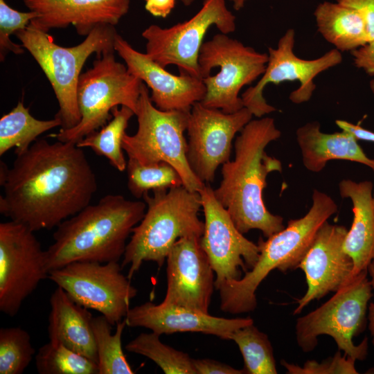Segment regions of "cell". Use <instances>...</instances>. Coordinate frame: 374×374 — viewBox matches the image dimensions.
<instances>
[{
	"label": "cell",
	"instance_id": "1",
	"mask_svg": "<svg viewBox=\"0 0 374 374\" xmlns=\"http://www.w3.org/2000/svg\"><path fill=\"white\" fill-rule=\"evenodd\" d=\"M16 156L10 168L1 161L0 213L10 220L50 230L90 204L97 180L75 143L39 139Z\"/></svg>",
	"mask_w": 374,
	"mask_h": 374
},
{
	"label": "cell",
	"instance_id": "2",
	"mask_svg": "<svg viewBox=\"0 0 374 374\" xmlns=\"http://www.w3.org/2000/svg\"><path fill=\"white\" fill-rule=\"evenodd\" d=\"M280 135L274 118L251 120L235 139L234 159L222 164V179L213 193L242 234L258 229L267 238L285 227L281 216L267 210L262 197L268 175L282 172L281 162L265 151Z\"/></svg>",
	"mask_w": 374,
	"mask_h": 374
},
{
	"label": "cell",
	"instance_id": "3",
	"mask_svg": "<svg viewBox=\"0 0 374 374\" xmlns=\"http://www.w3.org/2000/svg\"><path fill=\"white\" fill-rule=\"evenodd\" d=\"M146 204L121 195H107L64 220L45 250L48 274L76 261L118 262L127 240L144 216Z\"/></svg>",
	"mask_w": 374,
	"mask_h": 374
},
{
	"label": "cell",
	"instance_id": "4",
	"mask_svg": "<svg viewBox=\"0 0 374 374\" xmlns=\"http://www.w3.org/2000/svg\"><path fill=\"white\" fill-rule=\"evenodd\" d=\"M312 198V204L304 216L290 220L286 227L266 240L259 238V257L250 271L217 288L223 312L236 314L253 311L257 306L256 291L272 270L286 272L298 268L318 230L338 210L333 199L323 192L314 189Z\"/></svg>",
	"mask_w": 374,
	"mask_h": 374
},
{
	"label": "cell",
	"instance_id": "5",
	"mask_svg": "<svg viewBox=\"0 0 374 374\" xmlns=\"http://www.w3.org/2000/svg\"><path fill=\"white\" fill-rule=\"evenodd\" d=\"M146 211L132 231L121 267L129 266L127 277L131 279L143 262L152 261L161 267L168 254L179 238L202 237L204 222L199 217L202 208L200 194L184 185L145 193L142 197Z\"/></svg>",
	"mask_w": 374,
	"mask_h": 374
},
{
	"label": "cell",
	"instance_id": "6",
	"mask_svg": "<svg viewBox=\"0 0 374 374\" xmlns=\"http://www.w3.org/2000/svg\"><path fill=\"white\" fill-rule=\"evenodd\" d=\"M117 34L114 26L101 24L93 28L79 44L64 47L57 44L46 32L30 24L15 35L37 62L53 89L59 105L56 114L62 129H69L80 122L78 86L81 70L89 57L114 50Z\"/></svg>",
	"mask_w": 374,
	"mask_h": 374
},
{
	"label": "cell",
	"instance_id": "7",
	"mask_svg": "<svg viewBox=\"0 0 374 374\" xmlns=\"http://www.w3.org/2000/svg\"><path fill=\"white\" fill-rule=\"evenodd\" d=\"M190 110L163 111L153 105L148 87L142 82L135 115L138 129L134 135L125 134L122 147L128 159L143 165L166 162L179 173L184 186L199 192L202 182L191 169L187 159L184 136Z\"/></svg>",
	"mask_w": 374,
	"mask_h": 374
},
{
	"label": "cell",
	"instance_id": "8",
	"mask_svg": "<svg viewBox=\"0 0 374 374\" xmlns=\"http://www.w3.org/2000/svg\"><path fill=\"white\" fill-rule=\"evenodd\" d=\"M367 274L365 270L355 275L319 308L297 319L296 341L303 352L312 351L318 344V337L326 335L347 356L359 361L366 358L368 338L358 345H355L353 338L365 330L368 321L373 287Z\"/></svg>",
	"mask_w": 374,
	"mask_h": 374
},
{
	"label": "cell",
	"instance_id": "9",
	"mask_svg": "<svg viewBox=\"0 0 374 374\" xmlns=\"http://www.w3.org/2000/svg\"><path fill=\"white\" fill-rule=\"evenodd\" d=\"M114 52L107 50L98 55L92 67L81 73L77 92L81 116L78 124L69 129L61 128L49 136L76 144L105 126L114 107L126 106L136 113L143 82L116 60Z\"/></svg>",
	"mask_w": 374,
	"mask_h": 374
},
{
	"label": "cell",
	"instance_id": "10",
	"mask_svg": "<svg viewBox=\"0 0 374 374\" xmlns=\"http://www.w3.org/2000/svg\"><path fill=\"white\" fill-rule=\"evenodd\" d=\"M268 53H260L226 34L204 42L199 55L201 78L206 93L201 103L231 114L244 107L242 88L264 73Z\"/></svg>",
	"mask_w": 374,
	"mask_h": 374
},
{
	"label": "cell",
	"instance_id": "11",
	"mask_svg": "<svg viewBox=\"0 0 374 374\" xmlns=\"http://www.w3.org/2000/svg\"><path fill=\"white\" fill-rule=\"evenodd\" d=\"M212 26L226 35L235 30V17L228 9L226 0H204L191 18L169 28L149 26L141 34L146 41L145 53L164 68L175 65L179 74L202 78L199 55L204 36Z\"/></svg>",
	"mask_w": 374,
	"mask_h": 374
},
{
	"label": "cell",
	"instance_id": "12",
	"mask_svg": "<svg viewBox=\"0 0 374 374\" xmlns=\"http://www.w3.org/2000/svg\"><path fill=\"white\" fill-rule=\"evenodd\" d=\"M118 262L76 261L51 271L48 278L76 303L99 312L114 326L125 319L138 290Z\"/></svg>",
	"mask_w": 374,
	"mask_h": 374
},
{
	"label": "cell",
	"instance_id": "13",
	"mask_svg": "<svg viewBox=\"0 0 374 374\" xmlns=\"http://www.w3.org/2000/svg\"><path fill=\"white\" fill-rule=\"evenodd\" d=\"M294 45L295 30L290 28L279 39L276 48H268V62L264 73L254 86L249 87L241 96L244 107L253 116L261 118L277 110L264 98L263 91L268 84L297 81L299 87L290 93L289 98L294 104L306 103L316 89L314 78L343 60L341 51L336 48L315 59H302L295 54Z\"/></svg>",
	"mask_w": 374,
	"mask_h": 374
},
{
	"label": "cell",
	"instance_id": "14",
	"mask_svg": "<svg viewBox=\"0 0 374 374\" xmlns=\"http://www.w3.org/2000/svg\"><path fill=\"white\" fill-rule=\"evenodd\" d=\"M48 277L45 251L26 226L0 224V311L13 317L23 302Z\"/></svg>",
	"mask_w": 374,
	"mask_h": 374
},
{
	"label": "cell",
	"instance_id": "15",
	"mask_svg": "<svg viewBox=\"0 0 374 374\" xmlns=\"http://www.w3.org/2000/svg\"><path fill=\"white\" fill-rule=\"evenodd\" d=\"M252 117L244 107L231 114L206 107L201 102L192 107L186 129V154L191 169L202 182L213 181L218 166L230 160L235 134Z\"/></svg>",
	"mask_w": 374,
	"mask_h": 374
},
{
	"label": "cell",
	"instance_id": "16",
	"mask_svg": "<svg viewBox=\"0 0 374 374\" xmlns=\"http://www.w3.org/2000/svg\"><path fill=\"white\" fill-rule=\"evenodd\" d=\"M199 193L204 214L201 244L216 274L217 290L224 282L241 278L242 271L252 269L258 259L259 248L238 230L210 184H205Z\"/></svg>",
	"mask_w": 374,
	"mask_h": 374
},
{
	"label": "cell",
	"instance_id": "17",
	"mask_svg": "<svg viewBox=\"0 0 374 374\" xmlns=\"http://www.w3.org/2000/svg\"><path fill=\"white\" fill-rule=\"evenodd\" d=\"M347 232L346 226L328 221L318 230L298 266L305 273L308 289L297 300L294 314H300L311 301L338 291L355 276L353 260L344 249Z\"/></svg>",
	"mask_w": 374,
	"mask_h": 374
},
{
	"label": "cell",
	"instance_id": "18",
	"mask_svg": "<svg viewBox=\"0 0 374 374\" xmlns=\"http://www.w3.org/2000/svg\"><path fill=\"white\" fill-rule=\"evenodd\" d=\"M166 262L167 290L162 302L208 313L215 272L201 237L179 238L170 249Z\"/></svg>",
	"mask_w": 374,
	"mask_h": 374
},
{
	"label": "cell",
	"instance_id": "19",
	"mask_svg": "<svg viewBox=\"0 0 374 374\" xmlns=\"http://www.w3.org/2000/svg\"><path fill=\"white\" fill-rule=\"evenodd\" d=\"M114 46L128 71L150 89V99L158 109L190 110L196 103L203 100L206 87L202 78L168 72L146 53L134 49L118 33Z\"/></svg>",
	"mask_w": 374,
	"mask_h": 374
},
{
	"label": "cell",
	"instance_id": "20",
	"mask_svg": "<svg viewBox=\"0 0 374 374\" xmlns=\"http://www.w3.org/2000/svg\"><path fill=\"white\" fill-rule=\"evenodd\" d=\"M125 319L128 327L148 328L159 335L201 332L226 340L230 339L235 330L253 323L249 317L226 319L181 306L150 301L130 308Z\"/></svg>",
	"mask_w": 374,
	"mask_h": 374
},
{
	"label": "cell",
	"instance_id": "21",
	"mask_svg": "<svg viewBox=\"0 0 374 374\" xmlns=\"http://www.w3.org/2000/svg\"><path fill=\"white\" fill-rule=\"evenodd\" d=\"M39 17L30 24L48 33L51 28L73 25L81 36H87L101 24L116 26L130 8V0H24Z\"/></svg>",
	"mask_w": 374,
	"mask_h": 374
},
{
	"label": "cell",
	"instance_id": "22",
	"mask_svg": "<svg viewBox=\"0 0 374 374\" xmlns=\"http://www.w3.org/2000/svg\"><path fill=\"white\" fill-rule=\"evenodd\" d=\"M50 305L49 341L61 344L98 364L93 316L89 309L73 301L59 286L51 294Z\"/></svg>",
	"mask_w": 374,
	"mask_h": 374
},
{
	"label": "cell",
	"instance_id": "23",
	"mask_svg": "<svg viewBox=\"0 0 374 374\" xmlns=\"http://www.w3.org/2000/svg\"><path fill=\"white\" fill-rule=\"evenodd\" d=\"M373 184L370 181L343 179L339 184L340 195L353 204V220L344 242L345 252L353 262V274L367 270L374 258Z\"/></svg>",
	"mask_w": 374,
	"mask_h": 374
},
{
	"label": "cell",
	"instance_id": "24",
	"mask_svg": "<svg viewBox=\"0 0 374 374\" xmlns=\"http://www.w3.org/2000/svg\"><path fill=\"white\" fill-rule=\"evenodd\" d=\"M304 167L312 172L323 170L331 160H346L364 164L374 171V159L369 158L350 132L341 130L323 133L318 121L299 127L296 132Z\"/></svg>",
	"mask_w": 374,
	"mask_h": 374
},
{
	"label": "cell",
	"instance_id": "25",
	"mask_svg": "<svg viewBox=\"0 0 374 374\" xmlns=\"http://www.w3.org/2000/svg\"><path fill=\"white\" fill-rule=\"evenodd\" d=\"M314 16L319 33L341 52H351L368 42L365 22L355 9L324 1L317 6Z\"/></svg>",
	"mask_w": 374,
	"mask_h": 374
},
{
	"label": "cell",
	"instance_id": "26",
	"mask_svg": "<svg viewBox=\"0 0 374 374\" xmlns=\"http://www.w3.org/2000/svg\"><path fill=\"white\" fill-rule=\"evenodd\" d=\"M62 125V120L57 115L50 120L35 118L29 108L19 101L0 119V156L13 148L16 155L25 152L39 135Z\"/></svg>",
	"mask_w": 374,
	"mask_h": 374
},
{
	"label": "cell",
	"instance_id": "27",
	"mask_svg": "<svg viewBox=\"0 0 374 374\" xmlns=\"http://www.w3.org/2000/svg\"><path fill=\"white\" fill-rule=\"evenodd\" d=\"M112 118L99 131H94L79 141L77 146L89 148L99 156L106 157L110 164L120 172L126 170L125 160L122 147L123 138L129 121L135 115L126 106L114 107L112 110Z\"/></svg>",
	"mask_w": 374,
	"mask_h": 374
},
{
	"label": "cell",
	"instance_id": "28",
	"mask_svg": "<svg viewBox=\"0 0 374 374\" xmlns=\"http://www.w3.org/2000/svg\"><path fill=\"white\" fill-rule=\"evenodd\" d=\"M91 326L98 354L99 374H133L122 348V335L127 326L125 319L116 324L114 334L112 325L103 316L92 318Z\"/></svg>",
	"mask_w": 374,
	"mask_h": 374
},
{
	"label": "cell",
	"instance_id": "29",
	"mask_svg": "<svg viewBox=\"0 0 374 374\" xmlns=\"http://www.w3.org/2000/svg\"><path fill=\"white\" fill-rule=\"evenodd\" d=\"M242 355L245 373L276 374L274 351L268 336L251 324L230 335Z\"/></svg>",
	"mask_w": 374,
	"mask_h": 374
},
{
	"label": "cell",
	"instance_id": "30",
	"mask_svg": "<svg viewBox=\"0 0 374 374\" xmlns=\"http://www.w3.org/2000/svg\"><path fill=\"white\" fill-rule=\"evenodd\" d=\"M159 336L154 332L141 333L125 346V349L151 359L166 374H197L193 359L161 342Z\"/></svg>",
	"mask_w": 374,
	"mask_h": 374
},
{
	"label": "cell",
	"instance_id": "31",
	"mask_svg": "<svg viewBox=\"0 0 374 374\" xmlns=\"http://www.w3.org/2000/svg\"><path fill=\"white\" fill-rule=\"evenodd\" d=\"M35 359L39 374H99L97 363L51 341L39 348Z\"/></svg>",
	"mask_w": 374,
	"mask_h": 374
},
{
	"label": "cell",
	"instance_id": "32",
	"mask_svg": "<svg viewBox=\"0 0 374 374\" xmlns=\"http://www.w3.org/2000/svg\"><path fill=\"white\" fill-rule=\"evenodd\" d=\"M126 170L127 188L137 199L143 197L150 190L169 189L184 185L178 171L166 162L143 165L133 159H128Z\"/></svg>",
	"mask_w": 374,
	"mask_h": 374
},
{
	"label": "cell",
	"instance_id": "33",
	"mask_svg": "<svg viewBox=\"0 0 374 374\" xmlns=\"http://www.w3.org/2000/svg\"><path fill=\"white\" fill-rule=\"evenodd\" d=\"M35 356L29 333L21 327L0 329V374H21Z\"/></svg>",
	"mask_w": 374,
	"mask_h": 374
},
{
	"label": "cell",
	"instance_id": "34",
	"mask_svg": "<svg viewBox=\"0 0 374 374\" xmlns=\"http://www.w3.org/2000/svg\"><path fill=\"white\" fill-rule=\"evenodd\" d=\"M39 17L33 10L20 12L12 8L5 0H0V58L3 61L7 52L15 54L24 53L22 44L13 42L10 36L26 28L30 22Z\"/></svg>",
	"mask_w": 374,
	"mask_h": 374
},
{
	"label": "cell",
	"instance_id": "35",
	"mask_svg": "<svg viewBox=\"0 0 374 374\" xmlns=\"http://www.w3.org/2000/svg\"><path fill=\"white\" fill-rule=\"evenodd\" d=\"M355 359L347 356L338 349L333 357L323 360L321 363L315 360H308L301 366L281 360L288 374H357Z\"/></svg>",
	"mask_w": 374,
	"mask_h": 374
},
{
	"label": "cell",
	"instance_id": "36",
	"mask_svg": "<svg viewBox=\"0 0 374 374\" xmlns=\"http://www.w3.org/2000/svg\"><path fill=\"white\" fill-rule=\"evenodd\" d=\"M335 1L357 10L365 22L368 42L374 39V0H335Z\"/></svg>",
	"mask_w": 374,
	"mask_h": 374
},
{
	"label": "cell",
	"instance_id": "37",
	"mask_svg": "<svg viewBox=\"0 0 374 374\" xmlns=\"http://www.w3.org/2000/svg\"><path fill=\"white\" fill-rule=\"evenodd\" d=\"M193 364L197 374H242L244 369L238 370L233 367L210 359H193Z\"/></svg>",
	"mask_w": 374,
	"mask_h": 374
},
{
	"label": "cell",
	"instance_id": "38",
	"mask_svg": "<svg viewBox=\"0 0 374 374\" xmlns=\"http://www.w3.org/2000/svg\"><path fill=\"white\" fill-rule=\"evenodd\" d=\"M350 53L356 67L374 75V39Z\"/></svg>",
	"mask_w": 374,
	"mask_h": 374
},
{
	"label": "cell",
	"instance_id": "39",
	"mask_svg": "<svg viewBox=\"0 0 374 374\" xmlns=\"http://www.w3.org/2000/svg\"><path fill=\"white\" fill-rule=\"evenodd\" d=\"M145 8L152 15L165 18L175 8L176 0H145Z\"/></svg>",
	"mask_w": 374,
	"mask_h": 374
},
{
	"label": "cell",
	"instance_id": "40",
	"mask_svg": "<svg viewBox=\"0 0 374 374\" xmlns=\"http://www.w3.org/2000/svg\"><path fill=\"white\" fill-rule=\"evenodd\" d=\"M335 123L341 130L351 133L357 140L374 143L373 132L344 120H336Z\"/></svg>",
	"mask_w": 374,
	"mask_h": 374
},
{
	"label": "cell",
	"instance_id": "41",
	"mask_svg": "<svg viewBox=\"0 0 374 374\" xmlns=\"http://www.w3.org/2000/svg\"><path fill=\"white\" fill-rule=\"evenodd\" d=\"M368 273L371 277V284L374 290V258L370 262L367 268ZM368 328L372 338V344L374 346V302L370 303L368 306Z\"/></svg>",
	"mask_w": 374,
	"mask_h": 374
},
{
	"label": "cell",
	"instance_id": "42",
	"mask_svg": "<svg viewBox=\"0 0 374 374\" xmlns=\"http://www.w3.org/2000/svg\"><path fill=\"white\" fill-rule=\"evenodd\" d=\"M232 2L233 8L236 10L242 9L247 0H229Z\"/></svg>",
	"mask_w": 374,
	"mask_h": 374
},
{
	"label": "cell",
	"instance_id": "43",
	"mask_svg": "<svg viewBox=\"0 0 374 374\" xmlns=\"http://www.w3.org/2000/svg\"><path fill=\"white\" fill-rule=\"evenodd\" d=\"M180 1L184 6H190L192 4L195 0H179Z\"/></svg>",
	"mask_w": 374,
	"mask_h": 374
},
{
	"label": "cell",
	"instance_id": "44",
	"mask_svg": "<svg viewBox=\"0 0 374 374\" xmlns=\"http://www.w3.org/2000/svg\"><path fill=\"white\" fill-rule=\"evenodd\" d=\"M369 85H370V88H371V91L374 93V80H372L370 82Z\"/></svg>",
	"mask_w": 374,
	"mask_h": 374
},
{
	"label": "cell",
	"instance_id": "45",
	"mask_svg": "<svg viewBox=\"0 0 374 374\" xmlns=\"http://www.w3.org/2000/svg\"><path fill=\"white\" fill-rule=\"evenodd\" d=\"M373 204H374V188H373Z\"/></svg>",
	"mask_w": 374,
	"mask_h": 374
}]
</instances>
